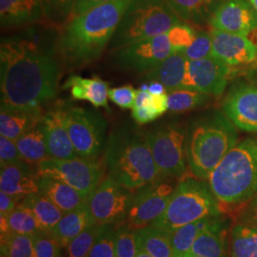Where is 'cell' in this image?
Listing matches in <instances>:
<instances>
[{"mask_svg":"<svg viewBox=\"0 0 257 257\" xmlns=\"http://www.w3.org/2000/svg\"><path fill=\"white\" fill-rule=\"evenodd\" d=\"M174 190L171 184L160 180L140 188L134 194L130 205L128 225L138 230L159 218L167 209Z\"/></svg>","mask_w":257,"mask_h":257,"instance_id":"13","label":"cell"},{"mask_svg":"<svg viewBox=\"0 0 257 257\" xmlns=\"http://www.w3.org/2000/svg\"><path fill=\"white\" fill-rule=\"evenodd\" d=\"M136 257H152L150 254H148L146 252H144V251H142V250H139L138 251V254H137V256Z\"/></svg>","mask_w":257,"mask_h":257,"instance_id":"50","label":"cell"},{"mask_svg":"<svg viewBox=\"0 0 257 257\" xmlns=\"http://www.w3.org/2000/svg\"><path fill=\"white\" fill-rule=\"evenodd\" d=\"M178 18L196 25L209 23L225 0H166Z\"/></svg>","mask_w":257,"mask_h":257,"instance_id":"28","label":"cell"},{"mask_svg":"<svg viewBox=\"0 0 257 257\" xmlns=\"http://www.w3.org/2000/svg\"><path fill=\"white\" fill-rule=\"evenodd\" d=\"M219 215L220 205L209 183L197 177H184L175 187L163 214L150 226L171 233L194 221Z\"/></svg>","mask_w":257,"mask_h":257,"instance_id":"6","label":"cell"},{"mask_svg":"<svg viewBox=\"0 0 257 257\" xmlns=\"http://www.w3.org/2000/svg\"><path fill=\"white\" fill-rule=\"evenodd\" d=\"M20 204L34 213L41 229L47 232L54 229L65 213L41 193L29 194L20 201Z\"/></svg>","mask_w":257,"mask_h":257,"instance_id":"30","label":"cell"},{"mask_svg":"<svg viewBox=\"0 0 257 257\" xmlns=\"http://www.w3.org/2000/svg\"><path fill=\"white\" fill-rule=\"evenodd\" d=\"M109 175L131 191L162 177L149 147L145 133L128 124L114 128L105 145Z\"/></svg>","mask_w":257,"mask_h":257,"instance_id":"3","label":"cell"},{"mask_svg":"<svg viewBox=\"0 0 257 257\" xmlns=\"http://www.w3.org/2000/svg\"><path fill=\"white\" fill-rule=\"evenodd\" d=\"M211 55L232 66L248 64L257 57V45L245 36L233 35L212 29Z\"/></svg>","mask_w":257,"mask_h":257,"instance_id":"17","label":"cell"},{"mask_svg":"<svg viewBox=\"0 0 257 257\" xmlns=\"http://www.w3.org/2000/svg\"><path fill=\"white\" fill-rule=\"evenodd\" d=\"M222 109L236 128L257 133V83L243 81L231 86Z\"/></svg>","mask_w":257,"mask_h":257,"instance_id":"15","label":"cell"},{"mask_svg":"<svg viewBox=\"0 0 257 257\" xmlns=\"http://www.w3.org/2000/svg\"><path fill=\"white\" fill-rule=\"evenodd\" d=\"M231 257H257V227L239 223L230 236Z\"/></svg>","mask_w":257,"mask_h":257,"instance_id":"33","label":"cell"},{"mask_svg":"<svg viewBox=\"0 0 257 257\" xmlns=\"http://www.w3.org/2000/svg\"><path fill=\"white\" fill-rule=\"evenodd\" d=\"M63 89L70 90L73 98L76 100L90 102L94 108H104L110 111L109 99V83L98 76L83 77L73 74L67 78Z\"/></svg>","mask_w":257,"mask_h":257,"instance_id":"22","label":"cell"},{"mask_svg":"<svg viewBox=\"0 0 257 257\" xmlns=\"http://www.w3.org/2000/svg\"><path fill=\"white\" fill-rule=\"evenodd\" d=\"M219 216H209L194 221L171 232V241L175 257H183L192 249L193 243L204 230L210 228Z\"/></svg>","mask_w":257,"mask_h":257,"instance_id":"32","label":"cell"},{"mask_svg":"<svg viewBox=\"0 0 257 257\" xmlns=\"http://www.w3.org/2000/svg\"><path fill=\"white\" fill-rule=\"evenodd\" d=\"M183 257H202V256H198V255H195V254H193V253H191V252H189V253H187L186 255H184Z\"/></svg>","mask_w":257,"mask_h":257,"instance_id":"52","label":"cell"},{"mask_svg":"<svg viewBox=\"0 0 257 257\" xmlns=\"http://www.w3.org/2000/svg\"><path fill=\"white\" fill-rule=\"evenodd\" d=\"M19 201L14 196L4 192H0V215H7L14 211Z\"/></svg>","mask_w":257,"mask_h":257,"instance_id":"48","label":"cell"},{"mask_svg":"<svg viewBox=\"0 0 257 257\" xmlns=\"http://www.w3.org/2000/svg\"><path fill=\"white\" fill-rule=\"evenodd\" d=\"M168 110V92L154 94L148 91V84H143L137 91V97L132 116L139 124H149L163 115Z\"/></svg>","mask_w":257,"mask_h":257,"instance_id":"27","label":"cell"},{"mask_svg":"<svg viewBox=\"0 0 257 257\" xmlns=\"http://www.w3.org/2000/svg\"><path fill=\"white\" fill-rule=\"evenodd\" d=\"M32 237L36 257H62V247L50 232L41 231Z\"/></svg>","mask_w":257,"mask_h":257,"instance_id":"42","label":"cell"},{"mask_svg":"<svg viewBox=\"0 0 257 257\" xmlns=\"http://www.w3.org/2000/svg\"><path fill=\"white\" fill-rule=\"evenodd\" d=\"M238 140L236 127L220 110L194 120L187 134V162L193 175L208 180Z\"/></svg>","mask_w":257,"mask_h":257,"instance_id":"5","label":"cell"},{"mask_svg":"<svg viewBox=\"0 0 257 257\" xmlns=\"http://www.w3.org/2000/svg\"><path fill=\"white\" fill-rule=\"evenodd\" d=\"M46 20L41 0H0L3 29L33 26Z\"/></svg>","mask_w":257,"mask_h":257,"instance_id":"20","label":"cell"},{"mask_svg":"<svg viewBox=\"0 0 257 257\" xmlns=\"http://www.w3.org/2000/svg\"><path fill=\"white\" fill-rule=\"evenodd\" d=\"M77 0H41L45 18L55 26L65 25L72 16Z\"/></svg>","mask_w":257,"mask_h":257,"instance_id":"38","label":"cell"},{"mask_svg":"<svg viewBox=\"0 0 257 257\" xmlns=\"http://www.w3.org/2000/svg\"><path fill=\"white\" fill-rule=\"evenodd\" d=\"M92 224L95 222L85 203L73 211L65 212L62 218L50 231V234L62 248H66L73 239Z\"/></svg>","mask_w":257,"mask_h":257,"instance_id":"24","label":"cell"},{"mask_svg":"<svg viewBox=\"0 0 257 257\" xmlns=\"http://www.w3.org/2000/svg\"><path fill=\"white\" fill-rule=\"evenodd\" d=\"M187 61L184 52H174L156 69L147 73L145 78L150 82L161 83L168 92L181 89Z\"/></svg>","mask_w":257,"mask_h":257,"instance_id":"26","label":"cell"},{"mask_svg":"<svg viewBox=\"0 0 257 257\" xmlns=\"http://www.w3.org/2000/svg\"><path fill=\"white\" fill-rule=\"evenodd\" d=\"M173 53L168 35L162 34L114 50L113 60L124 70L147 74Z\"/></svg>","mask_w":257,"mask_h":257,"instance_id":"12","label":"cell"},{"mask_svg":"<svg viewBox=\"0 0 257 257\" xmlns=\"http://www.w3.org/2000/svg\"><path fill=\"white\" fill-rule=\"evenodd\" d=\"M0 216L5 218L8 229L12 232L24 235H35L38 232L44 231L41 229L34 213L20 203L9 214Z\"/></svg>","mask_w":257,"mask_h":257,"instance_id":"34","label":"cell"},{"mask_svg":"<svg viewBox=\"0 0 257 257\" xmlns=\"http://www.w3.org/2000/svg\"><path fill=\"white\" fill-rule=\"evenodd\" d=\"M65 127L77 155L98 158L106 145L107 122L97 110L62 104Z\"/></svg>","mask_w":257,"mask_h":257,"instance_id":"9","label":"cell"},{"mask_svg":"<svg viewBox=\"0 0 257 257\" xmlns=\"http://www.w3.org/2000/svg\"><path fill=\"white\" fill-rule=\"evenodd\" d=\"M187 134L183 125L170 122L145 133L149 147L162 177H183L187 171Z\"/></svg>","mask_w":257,"mask_h":257,"instance_id":"8","label":"cell"},{"mask_svg":"<svg viewBox=\"0 0 257 257\" xmlns=\"http://www.w3.org/2000/svg\"><path fill=\"white\" fill-rule=\"evenodd\" d=\"M114 233L111 225H104L88 257H116Z\"/></svg>","mask_w":257,"mask_h":257,"instance_id":"41","label":"cell"},{"mask_svg":"<svg viewBox=\"0 0 257 257\" xmlns=\"http://www.w3.org/2000/svg\"><path fill=\"white\" fill-rule=\"evenodd\" d=\"M209 23L214 30L247 37L257 29V13L248 0H225Z\"/></svg>","mask_w":257,"mask_h":257,"instance_id":"16","label":"cell"},{"mask_svg":"<svg viewBox=\"0 0 257 257\" xmlns=\"http://www.w3.org/2000/svg\"><path fill=\"white\" fill-rule=\"evenodd\" d=\"M39 193L45 195L64 212L73 211L87 202L88 196L74 187L50 176H39Z\"/></svg>","mask_w":257,"mask_h":257,"instance_id":"23","label":"cell"},{"mask_svg":"<svg viewBox=\"0 0 257 257\" xmlns=\"http://www.w3.org/2000/svg\"><path fill=\"white\" fill-rule=\"evenodd\" d=\"M212 38L211 33L200 31L196 33L193 43L188 47L184 54L187 60H197L211 55Z\"/></svg>","mask_w":257,"mask_h":257,"instance_id":"43","label":"cell"},{"mask_svg":"<svg viewBox=\"0 0 257 257\" xmlns=\"http://www.w3.org/2000/svg\"><path fill=\"white\" fill-rule=\"evenodd\" d=\"M241 223L257 227V195L248 202L240 217Z\"/></svg>","mask_w":257,"mask_h":257,"instance_id":"46","label":"cell"},{"mask_svg":"<svg viewBox=\"0 0 257 257\" xmlns=\"http://www.w3.org/2000/svg\"><path fill=\"white\" fill-rule=\"evenodd\" d=\"M22 160L31 165H38L50 158L41 122L16 140Z\"/></svg>","mask_w":257,"mask_h":257,"instance_id":"31","label":"cell"},{"mask_svg":"<svg viewBox=\"0 0 257 257\" xmlns=\"http://www.w3.org/2000/svg\"><path fill=\"white\" fill-rule=\"evenodd\" d=\"M133 0H111L69 20L56 39V51L65 64L81 67L101 56Z\"/></svg>","mask_w":257,"mask_h":257,"instance_id":"2","label":"cell"},{"mask_svg":"<svg viewBox=\"0 0 257 257\" xmlns=\"http://www.w3.org/2000/svg\"><path fill=\"white\" fill-rule=\"evenodd\" d=\"M133 196L131 190L108 175L88 196L86 204L95 223L112 225L127 217Z\"/></svg>","mask_w":257,"mask_h":257,"instance_id":"11","label":"cell"},{"mask_svg":"<svg viewBox=\"0 0 257 257\" xmlns=\"http://www.w3.org/2000/svg\"><path fill=\"white\" fill-rule=\"evenodd\" d=\"M249 1V3L251 4V6L253 7V9L256 11L257 13V0H248Z\"/></svg>","mask_w":257,"mask_h":257,"instance_id":"51","label":"cell"},{"mask_svg":"<svg viewBox=\"0 0 257 257\" xmlns=\"http://www.w3.org/2000/svg\"><path fill=\"white\" fill-rule=\"evenodd\" d=\"M230 75V66L212 55L188 60L181 89L219 96L225 91Z\"/></svg>","mask_w":257,"mask_h":257,"instance_id":"14","label":"cell"},{"mask_svg":"<svg viewBox=\"0 0 257 257\" xmlns=\"http://www.w3.org/2000/svg\"><path fill=\"white\" fill-rule=\"evenodd\" d=\"M182 20L166 0H133L110 41V50L167 34Z\"/></svg>","mask_w":257,"mask_h":257,"instance_id":"7","label":"cell"},{"mask_svg":"<svg viewBox=\"0 0 257 257\" xmlns=\"http://www.w3.org/2000/svg\"><path fill=\"white\" fill-rule=\"evenodd\" d=\"M1 252L8 257H36L32 235L12 231L1 234Z\"/></svg>","mask_w":257,"mask_h":257,"instance_id":"36","label":"cell"},{"mask_svg":"<svg viewBox=\"0 0 257 257\" xmlns=\"http://www.w3.org/2000/svg\"><path fill=\"white\" fill-rule=\"evenodd\" d=\"M211 192L224 207L249 202L257 195V137L237 142L208 178Z\"/></svg>","mask_w":257,"mask_h":257,"instance_id":"4","label":"cell"},{"mask_svg":"<svg viewBox=\"0 0 257 257\" xmlns=\"http://www.w3.org/2000/svg\"><path fill=\"white\" fill-rule=\"evenodd\" d=\"M103 226L101 224H92L73 239L66 247L68 257H88L94 245Z\"/></svg>","mask_w":257,"mask_h":257,"instance_id":"37","label":"cell"},{"mask_svg":"<svg viewBox=\"0 0 257 257\" xmlns=\"http://www.w3.org/2000/svg\"><path fill=\"white\" fill-rule=\"evenodd\" d=\"M139 250L152 257H175L171 241V233L152 226L137 230Z\"/></svg>","mask_w":257,"mask_h":257,"instance_id":"29","label":"cell"},{"mask_svg":"<svg viewBox=\"0 0 257 257\" xmlns=\"http://www.w3.org/2000/svg\"><path fill=\"white\" fill-rule=\"evenodd\" d=\"M109 1H111V0H77L76 3H75L74 10H73V13H72L70 20L74 19L75 17H77V16L82 15L85 12L92 9L95 6H98L100 4L109 2Z\"/></svg>","mask_w":257,"mask_h":257,"instance_id":"47","label":"cell"},{"mask_svg":"<svg viewBox=\"0 0 257 257\" xmlns=\"http://www.w3.org/2000/svg\"><path fill=\"white\" fill-rule=\"evenodd\" d=\"M47 149L50 158L70 159L78 155L65 127L62 117V105L48 110L41 120Z\"/></svg>","mask_w":257,"mask_h":257,"instance_id":"18","label":"cell"},{"mask_svg":"<svg viewBox=\"0 0 257 257\" xmlns=\"http://www.w3.org/2000/svg\"><path fill=\"white\" fill-rule=\"evenodd\" d=\"M41 107H7L0 108V134L17 140L29 130L36 127L43 118Z\"/></svg>","mask_w":257,"mask_h":257,"instance_id":"21","label":"cell"},{"mask_svg":"<svg viewBox=\"0 0 257 257\" xmlns=\"http://www.w3.org/2000/svg\"><path fill=\"white\" fill-rule=\"evenodd\" d=\"M210 100V95L190 89H178L168 92V110L184 112L202 107Z\"/></svg>","mask_w":257,"mask_h":257,"instance_id":"35","label":"cell"},{"mask_svg":"<svg viewBox=\"0 0 257 257\" xmlns=\"http://www.w3.org/2000/svg\"><path fill=\"white\" fill-rule=\"evenodd\" d=\"M39 175L24 160L0 167V189L20 201L29 194L39 193Z\"/></svg>","mask_w":257,"mask_h":257,"instance_id":"19","label":"cell"},{"mask_svg":"<svg viewBox=\"0 0 257 257\" xmlns=\"http://www.w3.org/2000/svg\"><path fill=\"white\" fill-rule=\"evenodd\" d=\"M22 160L15 140L0 136V167Z\"/></svg>","mask_w":257,"mask_h":257,"instance_id":"45","label":"cell"},{"mask_svg":"<svg viewBox=\"0 0 257 257\" xmlns=\"http://www.w3.org/2000/svg\"><path fill=\"white\" fill-rule=\"evenodd\" d=\"M137 91L131 85H124L109 90V99L122 109H133Z\"/></svg>","mask_w":257,"mask_h":257,"instance_id":"44","label":"cell"},{"mask_svg":"<svg viewBox=\"0 0 257 257\" xmlns=\"http://www.w3.org/2000/svg\"><path fill=\"white\" fill-rule=\"evenodd\" d=\"M148 91L154 94H159L167 92L165 87L159 82H150L148 84Z\"/></svg>","mask_w":257,"mask_h":257,"instance_id":"49","label":"cell"},{"mask_svg":"<svg viewBox=\"0 0 257 257\" xmlns=\"http://www.w3.org/2000/svg\"><path fill=\"white\" fill-rule=\"evenodd\" d=\"M227 229L228 222L219 217L196 238L190 252L202 257H228Z\"/></svg>","mask_w":257,"mask_h":257,"instance_id":"25","label":"cell"},{"mask_svg":"<svg viewBox=\"0 0 257 257\" xmlns=\"http://www.w3.org/2000/svg\"><path fill=\"white\" fill-rule=\"evenodd\" d=\"M0 257H8L5 253H3V252H1V255H0Z\"/></svg>","mask_w":257,"mask_h":257,"instance_id":"53","label":"cell"},{"mask_svg":"<svg viewBox=\"0 0 257 257\" xmlns=\"http://www.w3.org/2000/svg\"><path fill=\"white\" fill-rule=\"evenodd\" d=\"M37 171L39 176L59 179L86 196H89L104 179V167L98 158H47L37 166Z\"/></svg>","mask_w":257,"mask_h":257,"instance_id":"10","label":"cell"},{"mask_svg":"<svg viewBox=\"0 0 257 257\" xmlns=\"http://www.w3.org/2000/svg\"><path fill=\"white\" fill-rule=\"evenodd\" d=\"M168 37L174 52H184L190 46L196 37V32L187 23L180 22L172 28L168 33Z\"/></svg>","mask_w":257,"mask_h":257,"instance_id":"40","label":"cell"},{"mask_svg":"<svg viewBox=\"0 0 257 257\" xmlns=\"http://www.w3.org/2000/svg\"><path fill=\"white\" fill-rule=\"evenodd\" d=\"M46 32L2 37L0 44L1 106L41 107L56 95L61 77L56 43L50 45Z\"/></svg>","mask_w":257,"mask_h":257,"instance_id":"1","label":"cell"},{"mask_svg":"<svg viewBox=\"0 0 257 257\" xmlns=\"http://www.w3.org/2000/svg\"><path fill=\"white\" fill-rule=\"evenodd\" d=\"M116 257H136L139 251L137 230L130 225L121 226L114 233Z\"/></svg>","mask_w":257,"mask_h":257,"instance_id":"39","label":"cell"}]
</instances>
